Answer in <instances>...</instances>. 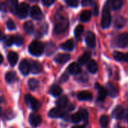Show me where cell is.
I'll use <instances>...</instances> for the list:
<instances>
[{
	"instance_id": "6da1fadb",
	"label": "cell",
	"mask_w": 128,
	"mask_h": 128,
	"mask_svg": "<svg viewBox=\"0 0 128 128\" xmlns=\"http://www.w3.org/2000/svg\"><path fill=\"white\" fill-rule=\"evenodd\" d=\"M29 52L33 56H40L43 54L44 47V44L38 41H34L29 45Z\"/></svg>"
},
{
	"instance_id": "7a4b0ae2",
	"label": "cell",
	"mask_w": 128,
	"mask_h": 128,
	"mask_svg": "<svg viewBox=\"0 0 128 128\" xmlns=\"http://www.w3.org/2000/svg\"><path fill=\"white\" fill-rule=\"evenodd\" d=\"M111 24V13L110 8L106 4L105 7L103 8L102 19H101V26L103 29H107Z\"/></svg>"
},
{
	"instance_id": "3957f363",
	"label": "cell",
	"mask_w": 128,
	"mask_h": 128,
	"mask_svg": "<svg viewBox=\"0 0 128 128\" xmlns=\"http://www.w3.org/2000/svg\"><path fill=\"white\" fill-rule=\"evenodd\" d=\"M25 102L27 106H29L34 111H38L42 106L41 102L30 94H26L25 96Z\"/></svg>"
},
{
	"instance_id": "277c9868",
	"label": "cell",
	"mask_w": 128,
	"mask_h": 128,
	"mask_svg": "<svg viewBox=\"0 0 128 128\" xmlns=\"http://www.w3.org/2000/svg\"><path fill=\"white\" fill-rule=\"evenodd\" d=\"M69 26V22L66 19H62L54 26V32L56 35H60L65 32Z\"/></svg>"
},
{
	"instance_id": "5b68a950",
	"label": "cell",
	"mask_w": 128,
	"mask_h": 128,
	"mask_svg": "<svg viewBox=\"0 0 128 128\" xmlns=\"http://www.w3.org/2000/svg\"><path fill=\"white\" fill-rule=\"evenodd\" d=\"M29 9H30L29 5L27 3H26V2H23V3H21V4H20L18 6L16 14H18V16L20 18H21V19L25 18L28 15Z\"/></svg>"
},
{
	"instance_id": "8992f818",
	"label": "cell",
	"mask_w": 128,
	"mask_h": 128,
	"mask_svg": "<svg viewBox=\"0 0 128 128\" xmlns=\"http://www.w3.org/2000/svg\"><path fill=\"white\" fill-rule=\"evenodd\" d=\"M116 45L119 48H125L128 45V33L124 32L118 35L116 38Z\"/></svg>"
},
{
	"instance_id": "52a82bcc",
	"label": "cell",
	"mask_w": 128,
	"mask_h": 128,
	"mask_svg": "<svg viewBox=\"0 0 128 128\" xmlns=\"http://www.w3.org/2000/svg\"><path fill=\"white\" fill-rule=\"evenodd\" d=\"M19 70L24 76H27L30 72V62L27 60H23L19 65Z\"/></svg>"
},
{
	"instance_id": "ba28073f",
	"label": "cell",
	"mask_w": 128,
	"mask_h": 128,
	"mask_svg": "<svg viewBox=\"0 0 128 128\" xmlns=\"http://www.w3.org/2000/svg\"><path fill=\"white\" fill-rule=\"evenodd\" d=\"M29 121H30V124L34 126V127H36L38 126V125L41 124L42 123V118L40 115L36 114V113H32L30 114V117H29Z\"/></svg>"
},
{
	"instance_id": "9c48e42d",
	"label": "cell",
	"mask_w": 128,
	"mask_h": 128,
	"mask_svg": "<svg viewBox=\"0 0 128 128\" xmlns=\"http://www.w3.org/2000/svg\"><path fill=\"white\" fill-rule=\"evenodd\" d=\"M85 39H86V43H87L88 47H90L91 48H95V46H96V37H95V35L94 32H92L90 31L88 32L86 34Z\"/></svg>"
},
{
	"instance_id": "30bf717a",
	"label": "cell",
	"mask_w": 128,
	"mask_h": 128,
	"mask_svg": "<svg viewBox=\"0 0 128 128\" xmlns=\"http://www.w3.org/2000/svg\"><path fill=\"white\" fill-rule=\"evenodd\" d=\"M106 5L112 10L116 11L120 8L123 6V0H108Z\"/></svg>"
},
{
	"instance_id": "8fae6325",
	"label": "cell",
	"mask_w": 128,
	"mask_h": 128,
	"mask_svg": "<svg viewBox=\"0 0 128 128\" xmlns=\"http://www.w3.org/2000/svg\"><path fill=\"white\" fill-rule=\"evenodd\" d=\"M49 116L50 118H61V117H63L64 114H65V112L64 110L61 108H59V107H56V108H52L50 112H49Z\"/></svg>"
},
{
	"instance_id": "7c38bea8",
	"label": "cell",
	"mask_w": 128,
	"mask_h": 128,
	"mask_svg": "<svg viewBox=\"0 0 128 128\" xmlns=\"http://www.w3.org/2000/svg\"><path fill=\"white\" fill-rule=\"evenodd\" d=\"M42 70V66L38 61L32 60L30 62V72L33 74H38Z\"/></svg>"
},
{
	"instance_id": "4fadbf2b",
	"label": "cell",
	"mask_w": 128,
	"mask_h": 128,
	"mask_svg": "<svg viewBox=\"0 0 128 128\" xmlns=\"http://www.w3.org/2000/svg\"><path fill=\"white\" fill-rule=\"evenodd\" d=\"M30 15L35 20H41L43 16L41 9L39 8V7H38L36 6L32 7V8L30 10Z\"/></svg>"
},
{
	"instance_id": "5bb4252c",
	"label": "cell",
	"mask_w": 128,
	"mask_h": 128,
	"mask_svg": "<svg viewBox=\"0 0 128 128\" xmlns=\"http://www.w3.org/2000/svg\"><path fill=\"white\" fill-rule=\"evenodd\" d=\"M124 115H125V110L120 106H116L112 112L113 118L117 119H121L124 117Z\"/></svg>"
},
{
	"instance_id": "9a60e30c",
	"label": "cell",
	"mask_w": 128,
	"mask_h": 128,
	"mask_svg": "<svg viewBox=\"0 0 128 128\" xmlns=\"http://www.w3.org/2000/svg\"><path fill=\"white\" fill-rule=\"evenodd\" d=\"M106 90L108 91V94L112 97H115L118 94V87L112 84V83H108L106 84Z\"/></svg>"
},
{
	"instance_id": "2e32d148",
	"label": "cell",
	"mask_w": 128,
	"mask_h": 128,
	"mask_svg": "<svg viewBox=\"0 0 128 128\" xmlns=\"http://www.w3.org/2000/svg\"><path fill=\"white\" fill-rule=\"evenodd\" d=\"M96 88H98V100L99 101H104L107 94L108 91L106 88H104L103 87H101L99 84H96Z\"/></svg>"
},
{
	"instance_id": "e0dca14e",
	"label": "cell",
	"mask_w": 128,
	"mask_h": 128,
	"mask_svg": "<svg viewBox=\"0 0 128 128\" xmlns=\"http://www.w3.org/2000/svg\"><path fill=\"white\" fill-rule=\"evenodd\" d=\"M70 55L68 54H59L55 56L54 60L57 63L63 64L66 62L68 60H70Z\"/></svg>"
},
{
	"instance_id": "ac0fdd59",
	"label": "cell",
	"mask_w": 128,
	"mask_h": 128,
	"mask_svg": "<svg viewBox=\"0 0 128 128\" xmlns=\"http://www.w3.org/2000/svg\"><path fill=\"white\" fill-rule=\"evenodd\" d=\"M7 58H8V61L10 63V65L12 66H14L18 61L19 56H18V54L17 53H15L14 51H11L8 53Z\"/></svg>"
},
{
	"instance_id": "d6986e66",
	"label": "cell",
	"mask_w": 128,
	"mask_h": 128,
	"mask_svg": "<svg viewBox=\"0 0 128 128\" xmlns=\"http://www.w3.org/2000/svg\"><path fill=\"white\" fill-rule=\"evenodd\" d=\"M68 70H69L70 73H71L72 75H77L81 72L82 68L78 62H72L69 66Z\"/></svg>"
},
{
	"instance_id": "ffe728a7",
	"label": "cell",
	"mask_w": 128,
	"mask_h": 128,
	"mask_svg": "<svg viewBox=\"0 0 128 128\" xmlns=\"http://www.w3.org/2000/svg\"><path fill=\"white\" fill-rule=\"evenodd\" d=\"M78 99L82 101H88L92 100L93 94L89 91H81L78 94Z\"/></svg>"
},
{
	"instance_id": "44dd1931",
	"label": "cell",
	"mask_w": 128,
	"mask_h": 128,
	"mask_svg": "<svg viewBox=\"0 0 128 128\" xmlns=\"http://www.w3.org/2000/svg\"><path fill=\"white\" fill-rule=\"evenodd\" d=\"M6 80L8 84H14L18 80V76L15 72L10 71L8 72L6 75Z\"/></svg>"
},
{
	"instance_id": "7402d4cb",
	"label": "cell",
	"mask_w": 128,
	"mask_h": 128,
	"mask_svg": "<svg viewBox=\"0 0 128 128\" xmlns=\"http://www.w3.org/2000/svg\"><path fill=\"white\" fill-rule=\"evenodd\" d=\"M87 67H88V71L90 72V73H96L98 70V65L97 63L95 60H90L88 64H87Z\"/></svg>"
},
{
	"instance_id": "603a6c76",
	"label": "cell",
	"mask_w": 128,
	"mask_h": 128,
	"mask_svg": "<svg viewBox=\"0 0 128 128\" xmlns=\"http://www.w3.org/2000/svg\"><path fill=\"white\" fill-rule=\"evenodd\" d=\"M114 57L118 61H124L128 62V54H124L119 51H115L114 53Z\"/></svg>"
},
{
	"instance_id": "cb8c5ba5",
	"label": "cell",
	"mask_w": 128,
	"mask_h": 128,
	"mask_svg": "<svg viewBox=\"0 0 128 128\" xmlns=\"http://www.w3.org/2000/svg\"><path fill=\"white\" fill-rule=\"evenodd\" d=\"M74 46H75V43H74L73 39H70L60 45L61 48L65 50H72L74 48Z\"/></svg>"
},
{
	"instance_id": "d4e9b609",
	"label": "cell",
	"mask_w": 128,
	"mask_h": 128,
	"mask_svg": "<svg viewBox=\"0 0 128 128\" xmlns=\"http://www.w3.org/2000/svg\"><path fill=\"white\" fill-rule=\"evenodd\" d=\"M7 6L8 7V8H10V10L16 13L18 7V0H7Z\"/></svg>"
},
{
	"instance_id": "484cf974",
	"label": "cell",
	"mask_w": 128,
	"mask_h": 128,
	"mask_svg": "<svg viewBox=\"0 0 128 128\" xmlns=\"http://www.w3.org/2000/svg\"><path fill=\"white\" fill-rule=\"evenodd\" d=\"M56 103L57 107L63 108H65L68 104V98L66 96H61L56 100Z\"/></svg>"
},
{
	"instance_id": "4316f807",
	"label": "cell",
	"mask_w": 128,
	"mask_h": 128,
	"mask_svg": "<svg viewBox=\"0 0 128 128\" xmlns=\"http://www.w3.org/2000/svg\"><path fill=\"white\" fill-rule=\"evenodd\" d=\"M50 93L54 96H59L62 94V88L58 85H53L50 89Z\"/></svg>"
},
{
	"instance_id": "83f0119b",
	"label": "cell",
	"mask_w": 128,
	"mask_h": 128,
	"mask_svg": "<svg viewBox=\"0 0 128 128\" xmlns=\"http://www.w3.org/2000/svg\"><path fill=\"white\" fill-rule=\"evenodd\" d=\"M126 20L124 18L121 17V16H118L117 17V18L115 19V21H114V26L118 29H120L122 28L125 24H126Z\"/></svg>"
},
{
	"instance_id": "f1b7e54d",
	"label": "cell",
	"mask_w": 128,
	"mask_h": 128,
	"mask_svg": "<svg viewBox=\"0 0 128 128\" xmlns=\"http://www.w3.org/2000/svg\"><path fill=\"white\" fill-rule=\"evenodd\" d=\"M91 18V12L88 10L83 11L80 15V20L82 22H88L90 20Z\"/></svg>"
},
{
	"instance_id": "f546056e",
	"label": "cell",
	"mask_w": 128,
	"mask_h": 128,
	"mask_svg": "<svg viewBox=\"0 0 128 128\" xmlns=\"http://www.w3.org/2000/svg\"><path fill=\"white\" fill-rule=\"evenodd\" d=\"M24 29L26 33H28V34L32 33L33 30H34V26H33L32 22V21H26L24 25Z\"/></svg>"
},
{
	"instance_id": "4dcf8cb0",
	"label": "cell",
	"mask_w": 128,
	"mask_h": 128,
	"mask_svg": "<svg viewBox=\"0 0 128 128\" xmlns=\"http://www.w3.org/2000/svg\"><path fill=\"white\" fill-rule=\"evenodd\" d=\"M90 60V54L89 52H85L82 56L79 57L78 62L81 64H85Z\"/></svg>"
},
{
	"instance_id": "1f68e13d",
	"label": "cell",
	"mask_w": 128,
	"mask_h": 128,
	"mask_svg": "<svg viewBox=\"0 0 128 128\" xmlns=\"http://www.w3.org/2000/svg\"><path fill=\"white\" fill-rule=\"evenodd\" d=\"M71 120L74 123H79L80 121H82L83 120V116H82V113L80 112V111L73 114L71 116Z\"/></svg>"
},
{
	"instance_id": "d6a6232c",
	"label": "cell",
	"mask_w": 128,
	"mask_h": 128,
	"mask_svg": "<svg viewBox=\"0 0 128 128\" xmlns=\"http://www.w3.org/2000/svg\"><path fill=\"white\" fill-rule=\"evenodd\" d=\"M28 86L31 90H35L38 87V82L36 78H30L28 82Z\"/></svg>"
},
{
	"instance_id": "836d02e7",
	"label": "cell",
	"mask_w": 128,
	"mask_h": 128,
	"mask_svg": "<svg viewBox=\"0 0 128 128\" xmlns=\"http://www.w3.org/2000/svg\"><path fill=\"white\" fill-rule=\"evenodd\" d=\"M108 122H109V120H108V116L102 115L100 118V126H101L102 128H107V126L108 125Z\"/></svg>"
},
{
	"instance_id": "e575fe53",
	"label": "cell",
	"mask_w": 128,
	"mask_h": 128,
	"mask_svg": "<svg viewBox=\"0 0 128 128\" xmlns=\"http://www.w3.org/2000/svg\"><path fill=\"white\" fill-rule=\"evenodd\" d=\"M83 32H84V27H83V26L78 25V26H76V28L75 30V36H76V37L77 39H80L81 38Z\"/></svg>"
},
{
	"instance_id": "d590c367",
	"label": "cell",
	"mask_w": 128,
	"mask_h": 128,
	"mask_svg": "<svg viewBox=\"0 0 128 128\" xmlns=\"http://www.w3.org/2000/svg\"><path fill=\"white\" fill-rule=\"evenodd\" d=\"M4 42H5V44L6 46H8V47L12 46L13 44H14V36H7L6 37H5Z\"/></svg>"
},
{
	"instance_id": "8d00e7d4",
	"label": "cell",
	"mask_w": 128,
	"mask_h": 128,
	"mask_svg": "<svg viewBox=\"0 0 128 128\" xmlns=\"http://www.w3.org/2000/svg\"><path fill=\"white\" fill-rule=\"evenodd\" d=\"M14 44L18 46H21L24 42V38L20 35H17L14 36Z\"/></svg>"
},
{
	"instance_id": "74e56055",
	"label": "cell",
	"mask_w": 128,
	"mask_h": 128,
	"mask_svg": "<svg viewBox=\"0 0 128 128\" xmlns=\"http://www.w3.org/2000/svg\"><path fill=\"white\" fill-rule=\"evenodd\" d=\"M55 50V47L53 44H48L47 45V49H46V53L48 55H50L51 54L54 53V51Z\"/></svg>"
},
{
	"instance_id": "f35d334b",
	"label": "cell",
	"mask_w": 128,
	"mask_h": 128,
	"mask_svg": "<svg viewBox=\"0 0 128 128\" xmlns=\"http://www.w3.org/2000/svg\"><path fill=\"white\" fill-rule=\"evenodd\" d=\"M66 2L70 7H77L78 5V0H66Z\"/></svg>"
},
{
	"instance_id": "ab89813d",
	"label": "cell",
	"mask_w": 128,
	"mask_h": 128,
	"mask_svg": "<svg viewBox=\"0 0 128 128\" xmlns=\"http://www.w3.org/2000/svg\"><path fill=\"white\" fill-rule=\"evenodd\" d=\"M7 27L10 30H14L16 28V26H15V24H14V23L13 22L12 20H8V22H7Z\"/></svg>"
},
{
	"instance_id": "60d3db41",
	"label": "cell",
	"mask_w": 128,
	"mask_h": 128,
	"mask_svg": "<svg viewBox=\"0 0 128 128\" xmlns=\"http://www.w3.org/2000/svg\"><path fill=\"white\" fill-rule=\"evenodd\" d=\"M80 112L82 113V114L83 116V120L87 122L88 119V111L86 109H81Z\"/></svg>"
},
{
	"instance_id": "b9f144b4",
	"label": "cell",
	"mask_w": 128,
	"mask_h": 128,
	"mask_svg": "<svg viewBox=\"0 0 128 128\" xmlns=\"http://www.w3.org/2000/svg\"><path fill=\"white\" fill-rule=\"evenodd\" d=\"M54 2H55V0H42V2L45 6H50Z\"/></svg>"
},
{
	"instance_id": "7bdbcfd3",
	"label": "cell",
	"mask_w": 128,
	"mask_h": 128,
	"mask_svg": "<svg viewBox=\"0 0 128 128\" xmlns=\"http://www.w3.org/2000/svg\"><path fill=\"white\" fill-rule=\"evenodd\" d=\"M8 7L7 4H6V3H1V4H0V11L6 12L8 11Z\"/></svg>"
},
{
	"instance_id": "ee69618b",
	"label": "cell",
	"mask_w": 128,
	"mask_h": 128,
	"mask_svg": "<svg viewBox=\"0 0 128 128\" xmlns=\"http://www.w3.org/2000/svg\"><path fill=\"white\" fill-rule=\"evenodd\" d=\"M91 3H92V0H82V4L83 6H88L91 5Z\"/></svg>"
},
{
	"instance_id": "f6af8a7d",
	"label": "cell",
	"mask_w": 128,
	"mask_h": 128,
	"mask_svg": "<svg viewBox=\"0 0 128 128\" xmlns=\"http://www.w3.org/2000/svg\"><path fill=\"white\" fill-rule=\"evenodd\" d=\"M93 10H94V15H97L98 14V6L96 3L94 4V8H93Z\"/></svg>"
},
{
	"instance_id": "bcb514c9",
	"label": "cell",
	"mask_w": 128,
	"mask_h": 128,
	"mask_svg": "<svg viewBox=\"0 0 128 128\" xmlns=\"http://www.w3.org/2000/svg\"><path fill=\"white\" fill-rule=\"evenodd\" d=\"M5 38V36H4V34H3V32L0 30V41H2V39H4Z\"/></svg>"
},
{
	"instance_id": "7dc6e473",
	"label": "cell",
	"mask_w": 128,
	"mask_h": 128,
	"mask_svg": "<svg viewBox=\"0 0 128 128\" xmlns=\"http://www.w3.org/2000/svg\"><path fill=\"white\" fill-rule=\"evenodd\" d=\"M72 128H86L84 125H79V126H74Z\"/></svg>"
},
{
	"instance_id": "c3c4849f",
	"label": "cell",
	"mask_w": 128,
	"mask_h": 128,
	"mask_svg": "<svg viewBox=\"0 0 128 128\" xmlns=\"http://www.w3.org/2000/svg\"><path fill=\"white\" fill-rule=\"evenodd\" d=\"M2 62H3V56L1 54H0V65L2 63Z\"/></svg>"
},
{
	"instance_id": "681fc988",
	"label": "cell",
	"mask_w": 128,
	"mask_h": 128,
	"mask_svg": "<svg viewBox=\"0 0 128 128\" xmlns=\"http://www.w3.org/2000/svg\"><path fill=\"white\" fill-rule=\"evenodd\" d=\"M2 115H4V112L2 111V108L0 107V117H2Z\"/></svg>"
},
{
	"instance_id": "f907efd6",
	"label": "cell",
	"mask_w": 128,
	"mask_h": 128,
	"mask_svg": "<svg viewBox=\"0 0 128 128\" xmlns=\"http://www.w3.org/2000/svg\"><path fill=\"white\" fill-rule=\"evenodd\" d=\"M3 101H4V99H3V97L0 96V103H2V102Z\"/></svg>"
},
{
	"instance_id": "816d5d0a",
	"label": "cell",
	"mask_w": 128,
	"mask_h": 128,
	"mask_svg": "<svg viewBox=\"0 0 128 128\" xmlns=\"http://www.w3.org/2000/svg\"><path fill=\"white\" fill-rule=\"evenodd\" d=\"M117 128H123L122 126H118V127H117Z\"/></svg>"
},
{
	"instance_id": "f5cc1de1",
	"label": "cell",
	"mask_w": 128,
	"mask_h": 128,
	"mask_svg": "<svg viewBox=\"0 0 128 128\" xmlns=\"http://www.w3.org/2000/svg\"><path fill=\"white\" fill-rule=\"evenodd\" d=\"M31 1H34V0H31Z\"/></svg>"
},
{
	"instance_id": "db71d44e",
	"label": "cell",
	"mask_w": 128,
	"mask_h": 128,
	"mask_svg": "<svg viewBox=\"0 0 128 128\" xmlns=\"http://www.w3.org/2000/svg\"><path fill=\"white\" fill-rule=\"evenodd\" d=\"M127 120H128V117H127Z\"/></svg>"
}]
</instances>
